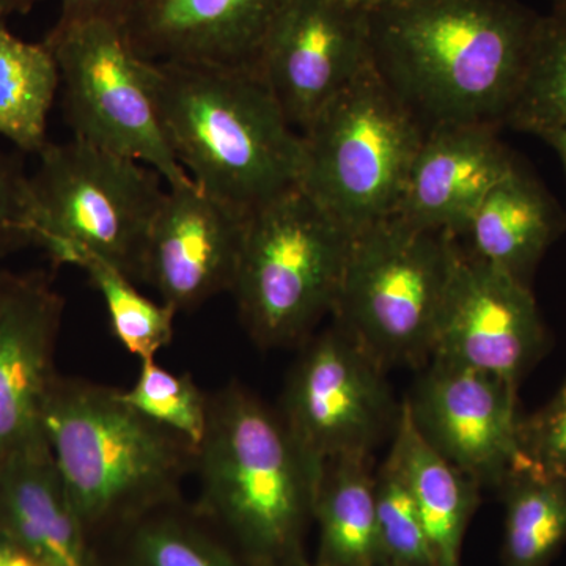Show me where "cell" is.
I'll return each instance as SVG.
<instances>
[{
	"instance_id": "cell-25",
	"label": "cell",
	"mask_w": 566,
	"mask_h": 566,
	"mask_svg": "<svg viewBox=\"0 0 566 566\" xmlns=\"http://www.w3.org/2000/svg\"><path fill=\"white\" fill-rule=\"evenodd\" d=\"M59 263L74 264L87 273L103 296L115 337L126 352L139 357L140 363L155 359L156 354L170 345L178 314L174 307L148 300L128 275L84 249H71L63 253Z\"/></svg>"
},
{
	"instance_id": "cell-14",
	"label": "cell",
	"mask_w": 566,
	"mask_h": 566,
	"mask_svg": "<svg viewBox=\"0 0 566 566\" xmlns=\"http://www.w3.org/2000/svg\"><path fill=\"white\" fill-rule=\"evenodd\" d=\"M248 218L193 181L167 186L145 248L142 282L177 312L232 292Z\"/></svg>"
},
{
	"instance_id": "cell-19",
	"label": "cell",
	"mask_w": 566,
	"mask_h": 566,
	"mask_svg": "<svg viewBox=\"0 0 566 566\" xmlns=\"http://www.w3.org/2000/svg\"><path fill=\"white\" fill-rule=\"evenodd\" d=\"M560 226L556 202L516 163L486 193L457 240L476 259L531 286Z\"/></svg>"
},
{
	"instance_id": "cell-4",
	"label": "cell",
	"mask_w": 566,
	"mask_h": 566,
	"mask_svg": "<svg viewBox=\"0 0 566 566\" xmlns=\"http://www.w3.org/2000/svg\"><path fill=\"white\" fill-rule=\"evenodd\" d=\"M41 423L93 545L180 501L182 480L196 471L199 449L112 387L55 375Z\"/></svg>"
},
{
	"instance_id": "cell-22",
	"label": "cell",
	"mask_w": 566,
	"mask_h": 566,
	"mask_svg": "<svg viewBox=\"0 0 566 566\" xmlns=\"http://www.w3.org/2000/svg\"><path fill=\"white\" fill-rule=\"evenodd\" d=\"M112 539L115 566H255L199 510L180 501L142 516Z\"/></svg>"
},
{
	"instance_id": "cell-31",
	"label": "cell",
	"mask_w": 566,
	"mask_h": 566,
	"mask_svg": "<svg viewBox=\"0 0 566 566\" xmlns=\"http://www.w3.org/2000/svg\"><path fill=\"white\" fill-rule=\"evenodd\" d=\"M142 0H61V18L59 21L109 20L123 22L136 9Z\"/></svg>"
},
{
	"instance_id": "cell-20",
	"label": "cell",
	"mask_w": 566,
	"mask_h": 566,
	"mask_svg": "<svg viewBox=\"0 0 566 566\" xmlns=\"http://www.w3.org/2000/svg\"><path fill=\"white\" fill-rule=\"evenodd\" d=\"M389 452L415 495L434 565L461 566L465 532L482 486L424 444L405 406Z\"/></svg>"
},
{
	"instance_id": "cell-34",
	"label": "cell",
	"mask_w": 566,
	"mask_h": 566,
	"mask_svg": "<svg viewBox=\"0 0 566 566\" xmlns=\"http://www.w3.org/2000/svg\"><path fill=\"white\" fill-rule=\"evenodd\" d=\"M41 0H0V21L10 14L28 13Z\"/></svg>"
},
{
	"instance_id": "cell-16",
	"label": "cell",
	"mask_w": 566,
	"mask_h": 566,
	"mask_svg": "<svg viewBox=\"0 0 566 566\" xmlns=\"http://www.w3.org/2000/svg\"><path fill=\"white\" fill-rule=\"evenodd\" d=\"M292 0H142L123 22L129 44L150 62L255 66Z\"/></svg>"
},
{
	"instance_id": "cell-24",
	"label": "cell",
	"mask_w": 566,
	"mask_h": 566,
	"mask_svg": "<svg viewBox=\"0 0 566 566\" xmlns=\"http://www.w3.org/2000/svg\"><path fill=\"white\" fill-rule=\"evenodd\" d=\"M61 85L46 43H28L0 21V136L28 153L46 147L48 117Z\"/></svg>"
},
{
	"instance_id": "cell-23",
	"label": "cell",
	"mask_w": 566,
	"mask_h": 566,
	"mask_svg": "<svg viewBox=\"0 0 566 566\" xmlns=\"http://www.w3.org/2000/svg\"><path fill=\"white\" fill-rule=\"evenodd\" d=\"M497 493L504 504V566H547L566 543V475L524 463Z\"/></svg>"
},
{
	"instance_id": "cell-18",
	"label": "cell",
	"mask_w": 566,
	"mask_h": 566,
	"mask_svg": "<svg viewBox=\"0 0 566 566\" xmlns=\"http://www.w3.org/2000/svg\"><path fill=\"white\" fill-rule=\"evenodd\" d=\"M0 527L43 566H99L44 428L0 460Z\"/></svg>"
},
{
	"instance_id": "cell-2",
	"label": "cell",
	"mask_w": 566,
	"mask_h": 566,
	"mask_svg": "<svg viewBox=\"0 0 566 566\" xmlns=\"http://www.w3.org/2000/svg\"><path fill=\"white\" fill-rule=\"evenodd\" d=\"M144 73L167 142L202 191L251 216L300 188L303 136L259 69L145 61Z\"/></svg>"
},
{
	"instance_id": "cell-5",
	"label": "cell",
	"mask_w": 566,
	"mask_h": 566,
	"mask_svg": "<svg viewBox=\"0 0 566 566\" xmlns=\"http://www.w3.org/2000/svg\"><path fill=\"white\" fill-rule=\"evenodd\" d=\"M424 133L415 111L368 66L301 134L300 188L354 237L397 214Z\"/></svg>"
},
{
	"instance_id": "cell-1",
	"label": "cell",
	"mask_w": 566,
	"mask_h": 566,
	"mask_svg": "<svg viewBox=\"0 0 566 566\" xmlns=\"http://www.w3.org/2000/svg\"><path fill=\"white\" fill-rule=\"evenodd\" d=\"M538 18L516 0H419L371 11V57L424 128L501 126Z\"/></svg>"
},
{
	"instance_id": "cell-7",
	"label": "cell",
	"mask_w": 566,
	"mask_h": 566,
	"mask_svg": "<svg viewBox=\"0 0 566 566\" xmlns=\"http://www.w3.org/2000/svg\"><path fill=\"white\" fill-rule=\"evenodd\" d=\"M458 240L392 216L353 237L333 318L389 371L424 367Z\"/></svg>"
},
{
	"instance_id": "cell-9",
	"label": "cell",
	"mask_w": 566,
	"mask_h": 566,
	"mask_svg": "<svg viewBox=\"0 0 566 566\" xmlns=\"http://www.w3.org/2000/svg\"><path fill=\"white\" fill-rule=\"evenodd\" d=\"M57 62L74 137L145 164L167 186L191 182L170 148L125 29L109 20L57 21L46 41Z\"/></svg>"
},
{
	"instance_id": "cell-8",
	"label": "cell",
	"mask_w": 566,
	"mask_h": 566,
	"mask_svg": "<svg viewBox=\"0 0 566 566\" xmlns=\"http://www.w3.org/2000/svg\"><path fill=\"white\" fill-rule=\"evenodd\" d=\"M39 156L29 177L35 244L55 263L84 249L142 282L145 248L166 196L161 175L76 137L48 142Z\"/></svg>"
},
{
	"instance_id": "cell-3",
	"label": "cell",
	"mask_w": 566,
	"mask_h": 566,
	"mask_svg": "<svg viewBox=\"0 0 566 566\" xmlns=\"http://www.w3.org/2000/svg\"><path fill=\"white\" fill-rule=\"evenodd\" d=\"M199 512L255 566H311L305 534L319 474L281 412L232 382L208 395Z\"/></svg>"
},
{
	"instance_id": "cell-30",
	"label": "cell",
	"mask_w": 566,
	"mask_h": 566,
	"mask_svg": "<svg viewBox=\"0 0 566 566\" xmlns=\"http://www.w3.org/2000/svg\"><path fill=\"white\" fill-rule=\"evenodd\" d=\"M35 244L31 181L0 155V256Z\"/></svg>"
},
{
	"instance_id": "cell-35",
	"label": "cell",
	"mask_w": 566,
	"mask_h": 566,
	"mask_svg": "<svg viewBox=\"0 0 566 566\" xmlns=\"http://www.w3.org/2000/svg\"><path fill=\"white\" fill-rule=\"evenodd\" d=\"M354 6L367 11H378L395 9V7L409 6V3L419 2V0H349Z\"/></svg>"
},
{
	"instance_id": "cell-32",
	"label": "cell",
	"mask_w": 566,
	"mask_h": 566,
	"mask_svg": "<svg viewBox=\"0 0 566 566\" xmlns=\"http://www.w3.org/2000/svg\"><path fill=\"white\" fill-rule=\"evenodd\" d=\"M0 566H43L0 527Z\"/></svg>"
},
{
	"instance_id": "cell-27",
	"label": "cell",
	"mask_w": 566,
	"mask_h": 566,
	"mask_svg": "<svg viewBox=\"0 0 566 566\" xmlns=\"http://www.w3.org/2000/svg\"><path fill=\"white\" fill-rule=\"evenodd\" d=\"M379 566H436L415 495L392 453L375 474Z\"/></svg>"
},
{
	"instance_id": "cell-36",
	"label": "cell",
	"mask_w": 566,
	"mask_h": 566,
	"mask_svg": "<svg viewBox=\"0 0 566 566\" xmlns=\"http://www.w3.org/2000/svg\"><path fill=\"white\" fill-rule=\"evenodd\" d=\"M554 7H560V9H566V0H554Z\"/></svg>"
},
{
	"instance_id": "cell-17",
	"label": "cell",
	"mask_w": 566,
	"mask_h": 566,
	"mask_svg": "<svg viewBox=\"0 0 566 566\" xmlns=\"http://www.w3.org/2000/svg\"><path fill=\"white\" fill-rule=\"evenodd\" d=\"M497 128L461 123L427 129L395 216L460 237L486 193L516 164Z\"/></svg>"
},
{
	"instance_id": "cell-33",
	"label": "cell",
	"mask_w": 566,
	"mask_h": 566,
	"mask_svg": "<svg viewBox=\"0 0 566 566\" xmlns=\"http://www.w3.org/2000/svg\"><path fill=\"white\" fill-rule=\"evenodd\" d=\"M539 137H542L543 140H546L547 144L558 153L562 163H564L566 172V125L549 129V132L543 133Z\"/></svg>"
},
{
	"instance_id": "cell-29",
	"label": "cell",
	"mask_w": 566,
	"mask_h": 566,
	"mask_svg": "<svg viewBox=\"0 0 566 566\" xmlns=\"http://www.w3.org/2000/svg\"><path fill=\"white\" fill-rule=\"evenodd\" d=\"M521 461L566 475V381L534 415L520 420Z\"/></svg>"
},
{
	"instance_id": "cell-13",
	"label": "cell",
	"mask_w": 566,
	"mask_h": 566,
	"mask_svg": "<svg viewBox=\"0 0 566 566\" xmlns=\"http://www.w3.org/2000/svg\"><path fill=\"white\" fill-rule=\"evenodd\" d=\"M371 65L370 11L349 0H292L264 41L256 69L303 134Z\"/></svg>"
},
{
	"instance_id": "cell-15",
	"label": "cell",
	"mask_w": 566,
	"mask_h": 566,
	"mask_svg": "<svg viewBox=\"0 0 566 566\" xmlns=\"http://www.w3.org/2000/svg\"><path fill=\"white\" fill-rule=\"evenodd\" d=\"M62 314L46 274L0 273V460L43 430Z\"/></svg>"
},
{
	"instance_id": "cell-28",
	"label": "cell",
	"mask_w": 566,
	"mask_h": 566,
	"mask_svg": "<svg viewBox=\"0 0 566 566\" xmlns=\"http://www.w3.org/2000/svg\"><path fill=\"white\" fill-rule=\"evenodd\" d=\"M122 398L153 422L169 428L199 449L208 424V395L189 375L170 374L155 359L142 360L139 378Z\"/></svg>"
},
{
	"instance_id": "cell-26",
	"label": "cell",
	"mask_w": 566,
	"mask_h": 566,
	"mask_svg": "<svg viewBox=\"0 0 566 566\" xmlns=\"http://www.w3.org/2000/svg\"><path fill=\"white\" fill-rule=\"evenodd\" d=\"M504 125L542 136L566 125V9L553 7L532 39L526 71Z\"/></svg>"
},
{
	"instance_id": "cell-21",
	"label": "cell",
	"mask_w": 566,
	"mask_h": 566,
	"mask_svg": "<svg viewBox=\"0 0 566 566\" xmlns=\"http://www.w3.org/2000/svg\"><path fill=\"white\" fill-rule=\"evenodd\" d=\"M314 520L318 549L311 566H379L371 457L338 458L323 465Z\"/></svg>"
},
{
	"instance_id": "cell-11",
	"label": "cell",
	"mask_w": 566,
	"mask_h": 566,
	"mask_svg": "<svg viewBox=\"0 0 566 566\" xmlns=\"http://www.w3.org/2000/svg\"><path fill=\"white\" fill-rule=\"evenodd\" d=\"M546 345L531 286L476 259L458 241L430 360L485 371L520 389Z\"/></svg>"
},
{
	"instance_id": "cell-10",
	"label": "cell",
	"mask_w": 566,
	"mask_h": 566,
	"mask_svg": "<svg viewBox=\"0 0 566 566\" xmlns=\"http://www.w3.org/2000/svg\"><path fill=\"white\" fill-rule=\"evenodd\" d=\"M301 346L279 412L315 471L338 458L371 457L392 441L403 403L387 370L335 323Z\"/></svg>"
},
{
	"instance_id": "cell-12",
	"label": "cell",
	"mask_w": 566,
	"mask_h": 566,
	"mask_svg": "<svg viewBox=\"0 0 566 566\" xmlns=\"http://www.w3.org/2000/svg\"><path fill=\"white\" fill-rule=\"evenodd\" d=\"M403 406L424 444L482 488L520 463L517 387L497 376L430 360Z\"/></svg>"
},
{
	"instance_id": "cell-6",
	"label": "cell",
	"mask_w": 566,
	"mask_h": 566,
	"mask_svg": "<svg viewBox=\"0 0 566 566\" xmlns=\"http://www.w3.org/2000/svg\"><path fill=\"white\" fill-rule=\"evenodd\" d=\"M352 243L301 188L249 216L232 293L260 348L301 346L333 314Z\"/></svg>"
}]
</instances>
